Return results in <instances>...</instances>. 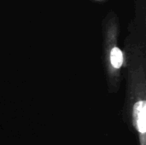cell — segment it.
<instances>
[{
  "label": "cell",
  "instance_id": "cell-1",
  "mask_svg": "<svg viewBox=\"0 0 146 145\" xmlns=\"http://www.w3.org/2000/svg\"><path fill=\"white\" fill-rule=\"evenodd\" d=\"M134 117L136 121V126L139 132L145 137V116H146V103L145 100H140L136 103L133 108Z\"/></svg>",
  "mask_w": 146,
  "mask_h": 145
},
{
  "label": "cell",
  "instance_id": "cell-2",
  "mask_svg": "<svg viewBox=\"0 0 146 145\" xmlns=\"http://www.w3.org/2000/svg\"><path fill=\"white\" fill-rule=\"evenodd\" d=\"M123 53L120 48L114 45L110 50V62L115 68H120L123 64Z\"/></svg>",
  "mask_w": 146,
  "mask_h": 145
}]
</instances>
